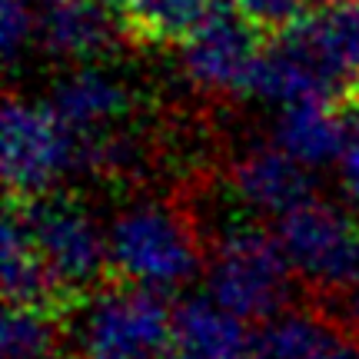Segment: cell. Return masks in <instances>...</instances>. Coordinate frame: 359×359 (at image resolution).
<instances>
[{
  "label": "cell",
  "instance_id": "21",
  "mask_svg": "<svg viewBox=\"0 0 359 359\" xmlns=\"http://www.w3.org/2000/svg\"><path fill=\"white\" fill-rule=\"evenodd\" d=\"M349 320L356 323V330H359V293L349 296Z\"/></svg>",
  "mask_w": 359,
  "mask_h": 359
},
{
  "label": "cell",
  "instance_id": "23",
  "mask_svg": "<svg viewBox=\"0 0 359 359\" xmlns=\"http://www.w3.org/2000/svg\"><path fill=\"white\" fill-rule=\"evenodd\" d=\"M346 290L349 293H359V253H356V266H353V280H349Z\"/></svg>",
  "mask_w": 359,
  "mask_h": 359
},
{
  "label": "cell",
  "instance_id": "25",
  "mask_svg": "<svg viewBox=\"0 0 359 359\" xmlns=\"http://www.w3.org/2000/svg\"><path fill=\"white\" fill-rule=\"evenodd\" d=\"M116 4H120V0H116Z\"/></svg>",
  "mask_w": 359,
  "mask_h": 359
},
{
  "label": "cell",
  "instance_id": "20",
  "mask_svg": "<svg viewBox=\"0 0 359 359\" xmlns=\"http://www.w3.org/2000/svg\"><path fill=\"white\" fill-rule=\"evenodd\" d=\"M346 110H349V133H346V147L336 160V170H339V183L343 190L359 200V93H346Z\"/></svg>",
  "mask_w": 359,
  "mask_h": 359
},
{
  "label": "cell",
  "instance_id": "22",
  "mask_svg": "<svg viewBox=\"0 0 359 359\" xmlns=\"http://www.w3.org/2000/svg\"><path fill=\"white\" fill-rule=\"evenodd\" d=\"M333 359H359V346H349V343H346V346L339 349Z\"/></svg>",
  "mask_w": 359,
  "mask_h": 359
},
{
  "label": "cell",
  "instance_id": "5",
  "mask_svg": "<svg viewBox=\"0 0 359 359\" xmlns=\"http://www.w3.org/2000/svg\"><path fill=\"white\" fill-rule=\"evenodd\" d=\"M293 263L276 233L240 226L223 233L210 257L206 286L219 306L246 323H266L293 303Z\"/></svg>",
  "mask_w": 359,
  "mask_h": 359
},
{
  "label": "cell",
  "instance_id": "19",
  "mask_svg": "<svg viewBox=\"0 0 359 359\" xmlns=\"http://www.w3.org/2000/svg\"><path fill=\"white\" fill-rule=\"evenodd\" d=\"M316 4H323V0H230L233 11L243 13L250 24L263 27V30H290Z\"/></svg>",
  "mask_w": 359,
  "mask_h": 359
},
{
  "label": "cell",
  "instance_id": "7",
  "mask_svg": "<svg viewBox=\"0 0 359 359\" xmlns=\"http://www.w3.org/2000/svg\"><path fill=\"white\" fill-rule=\"evenodd\" d=\"M257 27L236 11H219L193 30L180 43V70L196 90L203 93H233L246 97L250 77L257 70L259 47H257Z\"/></svg>",
  "mask_w": 359,
  "mask_h": 359
},
{
  "label": "cell",
  "instance_id": "11",
  "mask_svg": "<svg viewBox=\"0 0 359 359\" xmlns=\"http://www.w3.org/2000/svg\"><path fill=\"white\" fill-rule=\"evenodd\" d=\"M346 100H323V97L286 103L273 123V143L309 170L336 167L346 147Z\"/></svg>",
  "mask_w": 359,
  "mask_h": 359
},
{
  "label": "cell",
  "instance_id": "24",
  "mask_svg": "<svg viewBox=\"0 0 359 359\" xmlns=\"http://www.w3.org/2000/svg\"><path fill=\"white\" fill-rule=\"evenodd\" d=\"M349 93H359V87H356V90H349Z\"/></svg>",
  "mask_w": 359,
  "mask_h": 359
},
{
  "label": "cell",
  "instance_id": "14",
  "mask_svg": "<svg viewBox=\"0 0 359 359\" xmlns=\"http://www.w3.org/2000/svg\"><path fill=\"white\" fill-rule=\"evenodd\" d=\"M346 346L343 326L313 309H283L273 320L257 323L246 359H333Z\"/></svg>",
  "mask_w": 359,
  "mask_h": 359
},
{
  "label": "cell",
  "instance_id": "4",
  "mask_svg": "<svg viewBox=\"0 0 359 359\" xmlns=\"http://www.w3.org/2000/svg\"><path fill=\"white\" fill-rule=\"evenodd\" d=\"M110 269L116 280L177 290L200 273V243L187 213L167 203L123 210L107 230Z\"/></svg>",
  "mask_w": 359,
  "mask_h": 359
},
{
  "label": "cell",
  "instance_id": "3",
  "mask_svg": "<svg viewBox=\"0 0 359 359\" xmlns=\"http://www.w3.org/2000/svg\"><path fill=\"white\" fill-rule=\"evenodd\" d=\"M11 203L24 219L27 236L50 273L64 309L100 286L103 273L110 269V240L87 213V206L57 193Z\"/></svg>",
  "mask_w": 359,
  "mask_h": 359
},
{
  "label": "cell",
  "instance_id": "1",
  "mask_svg": "<svg viewBox=\"0 0 359 359\" xmlns=\"http://www.w3.org/2000/svg\"><path fill=\"white\" fill-rule=\"evenodd\" d=\"M167 290L116 280L74 303V343L80 359H167L173 333Z\"/></svg>",
  "mask_w": 359,
  "mask_h": 359
},
{
  "label": "cell",
  "instance_id": "9",
  "mask_svg": "<svg viewBox=\"0 0 359 359\" xmlns=\"http://www.w3.org/2000/svg\"><path fill=\"white\" fill-rule=\"evenodd\" d=\"M120 27L107 11V0H40L37 43L64 64H97L116 47Z\"/></svg>",
  "mask_w": 359,
  "mask_h": 359
},
{
  "label": "cell",
  "instance_id": "2",
  "mask_svg": "<svg viewBox=\"0 0 359 359\" xmlns=\"http://www.w3.org/2000/svg\"><path fill=\"white\" fill-rule=\"evenodd\" d=\"M0 163L11 200H37L67 173L87 170V137L50 103L11 97L0 116Z\"/></svg>",
  "mask_w": 359,
  "mask_h": 359
},
{
  "label": "cell",
  "instance_id": "10",
  "mask_svg": "<svg viewBox=\"0 0 359 359\" xmlns=\"http://www.w3.org/2000/svg\"><path fill=\"white\" fill-rule=\"evenodd\" d=\"M230 190L246 210L280 219L283 213L313 196V183H309V167L293 160L276 143H269L243 154L233 163Z\"/></svg>",
  "mask_w": 359,
  "mask_h": 359
},
{
  "label": "cell",
  "instance_id": "17",
  "mask_svg": "<svg viewBox=\"0 0 359 359\" xmlns=\"http://www.w3.org/2000/svg\"><path fill=\"white\" fill-rule=\"evenodd\" d=\"M60 309L34 303H7L4 313V359H50L60 343Z\"/></svg>",
  "mask_w": 359,
  "mask_h": 359
},
{
  "label": "cell",
  "instance_id": "8",
  "mask_svg": "<svg viewBox=\"0 0 359 359\" xmlns=\"http://www.w3.org/2000/svg\"><path fill=\"white\" fill-rule=\"evenodd\" d=\"M330 93H349L359 87V0H323L313 11L283 30Z\"/></svg>",
  "mask_w": 359,
  "mask_h": 359
},
{
  "label": "cell",
  "instance_id": "15",
  "mask_svg": "<svg viewBox=\"0 0 359 359\" xmlns=\"http://www.w3.org/2000/svg\"><path fill=\"white\" fill-rule=\"evenodd\" d=\"M0 266H4V296L7 303H34V306L64 309V299L53 286L40 253L24 230L17 206H7V219L0 230Z\"/></svg>",
  "mask_w": 359,
  "mask_h": 359
},
{
  "label": "cell",
  "instance_id": "16",
  "mask_svg": "<svg viewBox=\"0 0 359 359\" xmlns=\"http://www.w3.org/2000/svg\"><path fill=\"white\" fill-rule=\"evenodd\" d=\"M133 34L150 43H183L213 13V0H120Z\"/></svg>",
  "mask_w": 359,
  "mask_h": 359
},
{
  "label": "cell",
  "instance_id": "6",
  "mask_svg": "<svg viewBox=\"0 0 359 359\" xmlns=\"http://www.w3.org/2000/svg\"><path fill=\"white\" fill-rule=\"evenodd\" d=\"M276 240L296 276L330 290L349 286L359 253V230L339 206L309 196L276 219Z\"/></svg>",
  "mask_w": 359,
  "mask_h": 359
},
{
  "label": "cell",
  "instance_id": "13",
  "mask_svg": "<svg viewBox=\"0 0 359 359\" xmlns=\"http://www.w3.org/2000/svg\"><path fill=\"white\" fill-rule=\"evenodd\" d=\"M250 323L219 306L213 296H190L173 306L167 359H246Z\"/></svg>",
  "mask_w": 359,
  "mask_h": 359
},
{
  "label": "cell",
  "instance_id": "18",
  "mask_svg": "<svg viewBox=\"0 0 359 359\" xmlns=\"http://www.w3.org/2000/svg\"><path fill=\"white\" fill-rule=\"evenodd\" d=\"M34 40H37V0H0V43L7 64H17Z\"/></svg>",
  "mask_w": 359,
  "mask_h": 359
},
{
  "label": "cell",
  "instance_id": "12",
  "mask_svg": "<svg viewBox=\"0 0 359 359\" xmlns=\"http://www.w3.org/2000/svg\"><path fill=\"white\" fill-rule=\"evenodd\" d=\"M64 116L70 127L93 137V133H107L120 123L133 107L127 83L110 74L100 64H74V70H67L64 77L53 83L50 100H47Z\"/></svg>",
  "mask_w": 359,
  "mask_h": 359
}]
</instances>
